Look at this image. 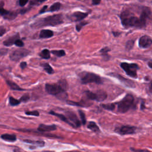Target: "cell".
I'll return each mask as SVG.
<instances>
[{"instance_id": "obj_2", "label": "cell", "mask_w": 152, "mask_h": 152, "mask_svg": "<svg viewBox=\"0 0 152 152\" xmlns=\"http://www.w3.org/2000/svg\"><path fill=\"white\" fill-rule=\"evenodd\" d=\"M68 85L67 81L65 79L60 80L56 84H46L45 90L46 91L51 95L53 96H63L65 94V91L68 89ZM66 97V96H63Z\"/></svg>"}, {"instance_id": "obj_5", "label": "cell", "mask_w": 152, "mask_h": 152, "mask_svg": "<svg viewBox=\"0 0 152 152\" xmlns=\"http://www.w3.org/2000/svg\"><path fill=\"white\" fill-rule=\"evenodd\" d=\"M134 102V96L130 94H126L124 99L118 103V111L121 113H126L132 106Z\"/></svg>"}, {"instance_id": "obj_36", "label": "cell", "mask_w": 152, "mask_h": 152, "mask_svg": "<svg viewBox=\"0 0 152 152\" xmlns=\"http://www.w3.org/2000/svg\"><path fill=\"white\" fill-rule=\"evenodd\" d=\"M46 0H31L30 2L31 5H39Z\"/></svg>"}, {"instance_id": "obj_10", "label": "cell", "mask_w": 152, "mask_h": 152, "mask_svg": "<svg viewBox=\"0 0 152 152\" xmlns=\"http://www.w3.org/2000/svg\"><path fill=\"white\" fill-rule=\"evenodd\" d=\"M66 116L68 121L71 123V126L74 128H78L81 125V122L76 116V115L72 112H66Z\"/></svg>"}, {"instance_id": "obj_39", "label": "cell", "mask_w": 152, "mask_h": 152, "mask_svg": "<svg viewBox=\"0 0 152 152\" xmlns=\"http://www.w3.org/2000/svg\"><path fill=\"white\" fill-rule=\"evenodd\" d=\"M14 44L17 46H18V47H23V46H24V42L22 41V40H21L20 39H17V40H16L15 41V42H14Z\"/></svg>"}, {"instance_id": "obj_25", "label": "cell", "mask_w": 152, "mask_h": 152, "mask_svg": "<svg viewBox=\"0 0 152 152\" xmlns=\"http://www.w3.org/2000/svg\"><path fill=\"white\" fill-rule=\"evenodd\" d=\"M39 55L41 58L46 59H48L50 58V51L48 49H45L41 51V52L39 53Z\"/></svg>"}, {"instance_id": "obj_37", "label": "cell", "mask_w": 152, "mask_h": 152, "mask_svg": "<svg viewBox=\"0 0 152 152\" xmlns=\"http://www.w3.org/2000/svg\"><path fill=\"white\" fill-rule=\"evenodd\" d=\"M30 99V96L28 94H24L23 96H21V97L20 98V99L19 100L20 102H27Z\"/></svg>"}, {"instance_id": "obj_26", "label": "cell", "mask_w": 152, "mask_h": 152, "mask_svg": "<svg viewBox=\"0 0 152 152\" xmlns=\"http://www.w3.org/2000/svg\"><path fill=\"white\" fill-rule=\"evenodd\" d=\"M61 4L60 2H55L53 4H52L49 10V11L50 12H54V11H59L61 8Z\"/></svg>"}, {"instance_id": "obj_38", "label": "cell", "mask_w": 152, "mask_h": 152, "mask_svg": "<svg viewBox=\"0 0 152 152\" xmlns=\"http://www.w3.org/2000/svg\"><path fill=\"white\" fill-rule=\"evenodd\" d=\"M25 113L27 115H31V116H38L39 115V113L37 110H34V111H28L26 112Z\"/></svg>"}, {"instance_id": "obj_7", "label": "cell", "mask_w": 152, "mask_h": 152, "mask_svg": "<svg viewBox=\"0 0 152 152\" xmlns=\"http://www.w3.org/2000/svg\"><path fill=\"white\" fill-rule=\"evenodd\" d=\"M86 97L91 100H96L97 102H102L107 98V93L106 91L100 90L96 92H92L90 91H87L85 92Z\"/></svg>"}, {"instance_id": "obj_19", "label": "cell", "mask_w": 152, "mask_h": 152, "mask_svg": "<svg viewBox=\"0 0 152 152\" xmlns=\"http://www.w3.org/2000/svg\"><path fill=\"white\" fill-rule=\"evenodd\" d=\"M1 138L4 140L9 142H14L17 140V137L14 134H4L1 136Z\"/></svg>"}, {"instance_id": "obj_44", "label": "cell", "mask_w": 152, "mask_h": 152, "mask_svg": "<svg viewBox=\"0 0 152 152\" xmlns=\"http://www.w3.org/2000/svg\"><path fill=\"white\" fill-rule=\"evenodd\" d=\"M101 2V0H92V4L94 5H99Z\"/></svg>"}, {"instance_id": "obj_17", "label": "cell", "mask_w": 152, "mask_h": 152, "mask_svg": "<svg viewBox=\"0 0 152 152\" xmlns=\"http://www.w3.org/2000/svg\"><path fill=\"white\" fill-rule=\"evenodd\" d=\"M53 36V31L50 30L43 29L42 30L39 34V37L42 39L50 38Z\"/></svg>"}, {"instance_id": "obj_47", "label": "cell", "mask_w": 152, "mask_h": 152, "mask_svg": "<svg viewBox=\"0 0 152 152\" xmlns=\"http://www.w3.org/2000/svg\"><path fill=\"white\" fill-rule=\"evenodd\" d=\"M121 33H119V32H113V35L115 36H118L120 34H121Z\"/></svg>"}, {"instance_id": "obj_34", "label": "cell", "mask_w": 152, "mask_h": 152, "mask_svg": "<svg viewBox=\"0 0 152 152\" xmlns=\"http://www.w3.org/2000/svg\"><path fill=\"white\" fill-rule=\"evenodd\" d=\"M4 2L3 1H0V15L2 16L5 15L8 12V11L4 8Z\"/></svg>"}, {"instance_id": "obj_16", "label": "cell", "mask_w": 152, "mask_h": 152, "mask_svg": "<svg viewBox=\"0 0 152 152\" xmlns=\"http://www.w3.org/2000/svg\"><path fill=\"white\" fill-rule=\"evenodd\" d=\"M19 34L18 33H17L16 34L14 35V36H12L11 37H10L8 39H7V40H5L3 43L5 46H11L12 45L14 44V42L16 40L18 39H19Z\"/></svg>"}, {"instance_id": "obj_9", "label": "cell", "mask_w": 152, "mask_h": 152, "mask_svg": "<svg viewBox=\"0 0 152 152\" xmlns=\"http://www.w3.org/2000/svg\"><path fill=\"white\" fill-rule=\"evenodd\" d=\"M150 15H151V9L148 7H143L142 8V10L139 18L143 28H144L146 26L147 21L150 18Z\"/></svg>"}, {"instance_id": "obj_43", "label": "cell", "mask_w": 152, "mask_h": 152, "mask_svg": "<svg viewBox=\"0 0 152 152\" xmlns=\"http://www.w3.org/2000/svg\"><path fill=\"white\" fill-rule=\"evenodd\" d=\"M27 66V63L26 62H21L20 63V67L21 69H24Z\"/></svg>"}, {"instance_id": "obj_20", "label": "cell", "mask_w": 152, "mask_h": 152, "mask_svg": "<svg viewBox=\"0 0 152 152\" xmlns=\"http://www.w3.org/2000/svg\"><path fill=\"white\" fill-rule=\"evenodd\" d=\"M6 82H7V84L8 85V86L10 87V88L12 89V90H17V91H23V90H24V89L21 88L19 86H18L16 83H15L14 82H13L12 81L7 80Z\"/></svg>"}, {"instance_id": "obj_28", "label": "cell", "mask_w": 152, "mask_h": 152, "mask_svg": "<svg viewBox=\"0 0 152 152\" xmlns=\"http://www.w3.org/2000/svg\"><path fill=\"white\" fill-rule=\"evenodd\" d=\"M51 53L58 57H61L65 55V52L64 50H53L51 51Z\"/></svg>"}, {"instance_id": "obj_29", "label": "cell", "mask_w": 152, "mask_h": 152, "mask_svg": "<svg viewBox=\"0 0 152 152\" xmlns=\"http://www.w3.org/2000/svg\"><path fill=\"white\" fill-rule=\"evenodd\" d=\"M102 106L106 110H113L115 109V104L114 103H109V104H102Z\"/></svg>"}, {"instance_id": "obj_46", "label": "cell", "mask_w": 152, "mask_h": 152, "mask_svg": "<svg viewBox=\"0 0 152 152\" xmlns=\"http://www.w3.org/2000/svg\"><path fill=\"white\" fill-rule=\"evenodd\" d=\"M27 10H28V9H22V10H20V13H21L22 14H24L25 12H26L27 11Z\"/></svg>"}, {"instance_id": "obj_35", "label": "cell", "mask_w": 152, "mask_h": 152, "mask_svg": "<svg viewBox=\"0 0 152 152\" xmlns=\"http://www.w3.org/2000/svg\"><path fill=\"white\" fill-rule=\"evenodd\" d=\"M78 112L80 114V116L81 118V122L82 124L85 125L86 123V116H85L84 113L81 110H79Z\"/></svg>"}, {"instance_id": "obj_3", "label": "cell", "mask_w": 152, "mask_h": 152, "mask_svg": "<svg viewBox=\"0 0 152 152\" xmlns=\"http://www.w3.org/2000/svg\"><path fill=\"white\" fill-rule=\"evenodd\" d=\"M64 23L63 16L62 14H55L46 17L36 21L32 27L34 28H40L45 26H56Z\"/></svg>"}, {"instance_id": "obj_12", "label": "cell", "mask_w": 152, "mask_h": 152, "mask_svg": "<svg viewBox=\"0 0 152 152\" xmlns=\"http://www.w3.org/2000/svg\"><path fill=\"white\" fill-rule=\"evenodd\" d=\"M136 131V128L135 126L129 125H124L119 128H118L116 131L121 135H127L134 134Z\"/></svg>"}, {"instance_id": "obj_6", "label": "cell", "mask_w": 152, "mask_h": 152, "mask_svg": "<svg viewBox=\"0 0 152 152\" xmlns=\"http://www.w3.org/2000/svg\"><path fill=\"white\" fill-rule=\"evenodd\" d=\"M120 66L128 75L132 78H137V70L139 66L137 64L122 62Z\"/></svg>"}, {"instance_id": "obj_21", "label": "cell", "mask_w": 152, "mask_h": 152, "mask_svg": "<svg viewBox=\"0 0 152 152\" xmlns=\"http://www.w3.org/2000/svg\"><path fill=\"white\" fill-rule=\"evenodd\" d=\"M17 15V12L8 11V12L5 15H4L3 17H4V18L8 20H12L16 18Z\"/></svg>"}, {"instance_id": "obj_1", "label": "cell", "mask_w": 152, "mask_h": 152, "mask_svg": "<svg viewBox=\"0 0 152 152\" xmlns=\"http://www.w3.org/2000/svg\"><path fill=\"white\" fill-rule=\"evenodd\" d=\"M119 17L122 26L125 28L132 27L138 28H143L139 18L134 15L133 13L128 10H124L122 11L120 14Z\"/></svg>"}, {"instance_id": "obj_24", "label": "cell", "mask_w": 152, "mask_h": 152, "mask_svg": "<svg viewBox=\"0 0 152 152\" xmlns=\"http://www.w3.org/2000/svg\"><path fill=\"white\" fill-rule=\"evenodd\" d=\"M87 128L95 132H99L100 131L98 126L94 122H90L87 125Z\"/></svg>"}, {"instance_id": "obj_4", "label": "cell", "mask_w": 152, "mask_h": 152, "mask_svg": "<svg viewBox=\"0 0 152 152\" xmlns=\"http://www.w3.org/2000/svg\"><path fill=\"white\" fill-rule=\"evenodd\" d=\"M78 76L80 78L81 83L83 84L91 83H94L98 84L103 83V81L101 77L99 75L93 72H83L81 73H80Z\"/></svg>"}, {"instance_id": "obj_48", "label": "cell", "mask_w": 152, "mask_h": 152, "mask_svg": "<svg viewBox=\"0 0 152 152\" xmlns=\"http://www.w3.org/2000/svg\"><path fill=\"white\" fill-rule=\"evenodd\" d=\"M151 59H150V61H149V62H148V66L150 67V68H152V66H151V64H152V63H151Z\"/></svg>"}, {"instance_id": "obj_49", "label": "cell", "mask_w": 152, "mask_h": 152, "mask_svg": "<svg viewBox=\"0 0 152 152\" xmlns=\"http://www.w3.org/2000/svg\"><path fill=\"white\" fill-rule=\"evenodd\" d=\"M14 152H21V151L18 150H14Z\"/></svg>"}, {"instance_id": "obj_45", "label": "cell", "mask_w": 152, "mask_h": 152, "mask_svg": "<svg viewBox=\"0 0 152 152\" xmlns=\"http://www.w3.org/2000/svg\"><path fill=\"white\" fill-rule=\"evenodd\" d=\"M47 8H48V6H47V5H45V6L43 7V8L40 11L39 14H42V13L45 12L46 11V10L47 9Z\"/></svg>"}, {"instance_id": "obj_30", "label": "cell", "mask_w": 152, "mask_h": 152, "mask_svg": "<svg viewBox=\"0 0 152 152\" xmlns=\"http://www.w3.org/2000/svg\"><path fill=\"white\" fill-rule=\"evenodd\" d=\"M24 141L27 142L28 143H32L36 144L37 146L42 147L45 145V142L43 141H30V140H24Z\"/></svg>"}, {"instance_id": "obj_8", "label": "cell", "mask_w": 152, "mask_h": 152, "mask_svg": "<svg viewBox=\"0 0 152 152\" xmlns=\"http://www.w3.org/2000/svg\"><path fill=\"white\" fill-rule=\"evenodd\" d=\"M30 51L25 49H18L13 50L10 55V58L12 61H18L20 59L27 56Z\"/></svg>"}, {"instance_id": "obj_15", "label": "cell", "mask_w": 152, "mask_h": 152, "mask_svg": "<svg viewBox=\"0 0 152 152\" xmlns=\"http://www.w3.org/2000/svg\"><path fill=\"white\" fill-rule=\"evenodd\" d=\"M56 129V126L55 125H45V124H40L37 129L40 132H49L52 131H54Z\"/></svg>"}, {"instance_id": "obj_40", "label": "cell", "mask_w": 152, "mask_h": 152, "mask_svg": "<svg viewBox=\"0 0 152 152\" xmlns=\"http://www.w3.org/2000/svg\"><path fill=\"white\" fill-rule=\"evenodd\" d=\"M8 50L7 49H5V48H2L0 49V55H5V54L7 53Z\"/></svg>"}, {"instance_id": "obj_41", "label": "cell", "mask_w": 152, "mask_h": 152, "mask_svg": "<svg viewBox=\"0 0 152 152\" xmlns=\"http://www.w3.org/2000/svg\"><path fill=\"white\" fill-rule=\"evenodd\" d=\"M28 0H19V4L21 7H24L28 2Z\"/></svg>"}, {"instance_id": "obj_23", "label": "cell", "mask_w": 152, "mask_h": 152, "mask_svg": "<svg viewBox=\"0 0 152 152\" xmlns=\"http://www.w3.org/2000/svg\"><path fill=\"white\" fill-rule=\"evenodd\" d=\"M67 103L68 104L70 105H74V106H81V107H86V106H89L88 104H87V103L84 102V100H81L79 102H73V101H66Z\"/></svg>"}, {"instance_id": "obj_14", "label": "cell", "mask_w": 152, "mask_h": 152, "mask_svg": "<svg viewBox=\"0 0 152 152\" xmlns=\"http://www.w3.org/2000/svg\"><path fill=\"white\" fill-rule=\"evenodd\" d=\"M109 75L117 78L122 83H123L126 87H130V88H134L135 87V83H134V81H132L131 80L127 79L125 77H123L122 76H121L119 74L113 73V74H109Z\"/></svg>"}, {"instance_id": "obj_11", "label": "cell", "mask_w": 152, "mask_h": 152, "mask_svg": "<svg viewBox=\"0 0 152 152\" xmlns=\"http://www.w3.org/2000/svg\"><path fill=\"white\" fill-rule=\"evenodd\" d=\"M152 44V39L150 36L145 35L141 36L138 40V46L140 48L147 49L151 46Z\"/></svg>"}, {"instance_id": "obj_22", "label": "cell", "mask_w": 152, "mask_h": 152, "mask_svg": "<svg viewBox=\"0 0 152 152\" xmlns=\"http://www.w3.org/2000/svg\"><path fill=\"white\" fill-rule=\"evenodd\" d=\"M43 69L49 74H52L54 73V71L51 66L48 63H43L40 65Z\"/></svg>"}, {"instance_id": "obj_32", "label": "cell", "mask_w": 152, "mask_h": 152, "mask_svg": "<svg viewBox=\"0 0 152 152\" xmlns=\"http://www.w3.org/2000/svg\"><path fill=\"white\" fill-rule=\"evenodd\" d=\"M9 102L10 105L14 106H17L18 104H19L20 103V100L12 97H10L9 98Z\"/></svg>"}, {"instance_id": "obj_42", "label": "cell", "mask_w": 152, "mask_h": 152, "mask_svg": "<svg viewBox=\"0 0 152 152\" xmlns=\"http://www.w3.org/2000/svg\"><path fill=\"white\" fill-rule=\"evenodd\" d=\"M6 32L5 28L3 26L0 27V36H2L3 34H4Z\"/></svg>"}, {"instance_id": "obj_13", "label": "cell", "mask_w": 152, "mask_h": 152, "mask_svg": "<svg viewBox=\"0 0 152 152\" xmlns=\"http://www.w3.org/2000/svg\"><path fill=\"white\" fill-rule=\"evenodd\" d=\"M88 13H87V12L75 11V12H73L72 14H70L68 16V18L73 22L81 21V20L84 19L88 15Z\"/></svg>"}, {"instance_id": "obj_31", "label": "cell", "mask_w": 152, "mask_h": 152, "mask_svg": "<svg viewBox=\"0 0 152 152\" xmlns=\"http://www.w3.org/2000/svg\"><path fill=\"white\" fill-rule=\"evenodd\" d=\"M88 23V22L87 21H80L78 24H77L75 26V28L77 30V31H80L81 30V29L85 26L86 25H87Z\"/></svg>"}, {"instance_id": "obj_33", "label": "cell", "mask_w": 152, "mask_h": 152, "mask_svg": "<svg viewBox=\"0 0 152 152\" xmlns=\"http://www.w3.org/2000/svg\"><path fill=\"white\" fill-rule=\"evenodd\" d=\"M134 40H130L126 42L125 45V48L127 50H130L134 46Z\"/></svg>"}, {"instance_id": "obj_18", "label": "cell", "mask_w": 152, "mask_h": 152, "mask_svg": "<svg viewBox=\"0 0 152 152\" xmlns=\"http://www.w3.org/2000/svg\"><path fill=\"white\" fill-rule=\"evenodd\" d=\"M49 113L51 114V115H54V116H56V117H58V118H59L61 120H62V121L66 122V124H68V125H69L71 126V123H70L69 121H68V118H67L66 116H65L64 115L61 114V113H56V112H55L54 111H52V110L50 111V112H49Z\"/></svg>"}, {"instance_id": "obj_27", "label": "cell", "mask_w": 152, "mask_h": 152, "mask_svg": "<svg viewBox=\"0 0 152 152\" xmlns=\"http://www.w3.org/2000/svg\"><path fill=\"white\" fill-rule=\"evenodd\" d=\"M110 50V48H109L108 47L106 46V47L102 48V49L100 50V52L101 53L102 55L103 56H104V58L105 59H106V56H107V58H108L109 59L110 56L108 55L107 53H108V52H109Z\"/></svg>"}]
</instances>
